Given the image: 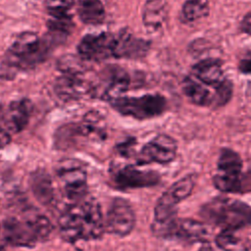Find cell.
<instances>
[{"label":"cell","mask_w":251,"mask_h":251,"mask_svg":"<svg viewBox=\"0 0 251 251\" xmlns=\"http://www.w3.org/2000/svg\"><path fill=\"white\" fill-rule=\"evenodd\" d=\"M251 192V167L249 170L242 174L241 177V193Z\"/></svg>","instance_id":"cell-29"},{"label":"cell","mask_w":251,"mask_h":251,"mask_svg":"<svg viewBox=\"0 0 251 251\" xmlns=\"http://www.w3.org/2000/svg\"><path fill=\"white\" fill-rule=\"evenodd\" d=\"M208 14V0H185L181 8L180 19L185 24H194L206 18Z\"/></svg>","instance_id":"cell-22"},{"label":"cell","mask_w":251,"mask_h":251,"mask_svg":"<svg viewBox=\"0 0 251 251\" xmlns=\"http://www.w3.org/2000/svg\"><path fill=\"white\" fill-rule=\"evenodd\" d=\"M195 182L196 176L190 174L171 184L156 202L152 225H163L176 219V206L190 195Z\"/></svg>","instance_id":"cell-3"},{"label":"cell","mask_w":251,"mask_h":251,"mask_svg":"<svg viewBox=\"0 0 251 251\" xmlns=\"http://www.w3.org/2000/svg\"><path fill=\"white\" fill-rule=\"evenodd\" d=\"M114 185L120 189L142 188L157 185L160 176L154 171H143L131 165L114 168L111 171Z\"/></svg>","instance_id":"cell-10"},{"label":"cell","mask_w":251,"mask_h":251,"mask_svg":"<svg viewBox=\"0 0 251 251\" xmlns=\"http://www.w3.org/2000/svg\"><path fill=\"white\" fill-rule=\"evenodd\" d=\"M80 20L87 25H99L105 19V9L100 0H76Z\"/></svg>","instance_id":"cell-21"},{"label":"cell","mask_w":251,"mask_h":251,"mask_svg":"<svg viewBox=\"0 0 251 251\" xmlns=\"http://www.w3.org/2000/svg\"><path fill=\"white\" fill-rule=\"evenodd\" d=\"M134 226L135 214L131 205L124 198H115L107 213L105 230L119 236H126L132 231Z\"/></svg>","instance_id":"cell-8"},{"label":"cell","mask_w":251,"mask_h":251,"mask_svg":"<svg viewBox=\"0 0 251 251\" xmlns=\"http://www.w3.org/2000/svg\"><path fill=\"white\" fill-rule=\"evenodd\" d=\"M30 188L34 197L43 205L50 204L54 199L52 178L44 170H37L30 176Z\"/></svg>","instance_id":"cell-19"},{"label":"cell","mask_w":251,"mask_h":251,"mask_svg":"<svg viewBox=\"0 0 251 251\" xmlns=\"http://www.w3.org/2000/svg\"><path fill=\"white\" fill-rule=\"evenodd\" d=\"M191 75L204 85L215 88L220 85L226 77L224 76L223 64L218 59H205L192 67Z\"/></svg>","instance_id":"cell-15"},{"label":"cell","mask_w":251,"mask_h":251,"mask_svg":"<svg viewBox=\"0 0 251 251\" xmlns=\"http://www.w3.org/2000/svg\"><path fill=\"white\" fill-rule=\"evenodd\" d=\"M105 122L99 113L89 112L84 116L82 123L77 126V128L79 134L102 138L105 136Z\"/></svg>","instance_id":"cell-23"},{"label":"cell","mask_w":251,"mask_h":251,"mask_svg":"<svg viewBox=\"0 0 251 251\" xmlns=\"http://www.w3.org/2000/svg\"><path fill=\"white\" fill-rule=\"evenodd\" d=\"M242 166L238 153L229 148H223L213 177L215 187L224 193H241Z\"/></svg>","instance_id":"cell-5"},{"label":"cell","mask_w":251,"mask_h":251,"mask_svg":"<svg viewBox=\"0 0 251 251\" xmlns=\"http://www.w3.org/2000/svg\"><path fill=\"white\" fill-rule=\"evenodd\" d=\"M197 251H214L213 247L211 246V244L208 241H205L202 243V245L199 247V249Z\"/></svg>","instance_id":"cell-34"},{"label":"cell","mask_w":251,"mask_h":251,"mask_svg":"<svg viewBox=\"0 0 251 251\" xmlns=\"http://www.w3.org/2000/svg\"><path fill=\"white\" fill-rule=\"evenodd\" d=\"M200 214L207 223L222 230L234 232L251 225V206L235 198L215 197L202 206Z\"/></svg>","instance_id":"cell-2"},{"label":"cell","mask_w":251,"mask_h":251,"mask_svg":"<svg viewBox=\"0 0 251 251\" xmlns=\"http://www.w3.org/2000/svg\"><path fill=\"white\" fill-rule=\"evenodd\" d=\"M152 232L163 238H176L186 242H205L209 234L206 225L191 219H174L163 225H152Z\"/></svg>","instance_id":"cell-6"},{"label":"cell","mask_w":251,"mask_h":251,"mask_svg":"<svg viewBox=\"0 0 251 251\" xmlns=\"http://www.w3.org/2000/svg\"><path fill=\"white\" fill-rule=\"evenodd\" d=\"M49 15H67L74 5V0H45Z\"/></svg>","instance_id":"cell-27"},{"label":"cell","mask_w":251,"mask_h":251,"mask_svg":"<svg viewBox=\"0 0 251 251\" xmlns=\"http://www.w3.org/2000/svg\"><path fill=\"white\" fill-rule=\"evenodd\" d=\"M0 251H4V250H3V248H2L1 246H0Z\"/></svg>","instance_id":"cell-35"},{"label":"cell","mask_w":251,"mask_h":251,"mask_svg":"<svg viewBox=\"0 0 251 251\" xmlns=\"http://www.w3.org/2000/svg\"><path fill=\"white\" fill-rule=\"evenodd\" d=\"M129 86V75L120 68H114L109 73L107 84L102 93V97L109 102L124 96Z\"/></svg>","instance_id":"cell-20"},{"label":"cell","mask_w":251,"mask_h":251,"mask_svg":"<svg viewBox=\"0 0 251 251\" xmlns=\"http://www.w3.org/2000/svg\"><path fill=\"white\" fill-rule=\"evenodd\" d=\"M3 234L7 242L14 246L31 247L38 241L25 216L22 220L15 217L7 218L3 223Z\"/></svg>","instance_id":"cell-12"},{"label":"cell","mask_w":251,"mask_h":251,"mask_svg":"<svg viewBox=\"0 0 251 251\" xmlns=\"http://www.w3.org/2000/svg\"><path fill=\"white\" fill-rule=\"evenodd\" d=\"M215 240L218 247L225 251H231L237 245V238L232 231L222 230Z\"/></svg>","instance_id":"cell-28"},{"label":"cell","mask_w":251,"mask_h":251,"mask_svg":"<svg viewBox=\"0 0 251 251\" xmlns=\"http://www.w3.org/2000/svg\"><path fill=\"white\" fill-rule=\"evenodd\" d=\"M47 26L51 32L67 36L74 27L72 16L67 15H50Z\"/></svg>","instance_id":"cell-26"},{"label":"cell","mask_w":251,"mask_h":251,"mask_svg":"<svg viewBox=\"0 0 251 251\" xmlns=\"http://www.w3.org/2000/svg\"><path fill=\"white\" fill-rule=\"evenodd\" d=\"M240 28L243 32L251 35V12L247 13L243 17V19L240 23Z\"/></svg>","instance_id":"cell-30"},{"label":"cell","mask_w":251,"mask_h":251,"mask_svg":"<svg viewBox=\"0 0 251 251\" xmlns=\"http://www.w3.org/2000/svg\"><path fill=\"white\" fill-rule=\"evenodd\" d=\"M10 142V135L5 130H0V148L6 146Z\"/></svg>","instance_id":"cell-33"},{"label":"cell","mask_w":251,"mask_h":251,"mask_svg":"<svg viewBox=\"0 0 251 251\" xmlns=\"http://www.w3.org/2000/svg\"><path fill=\"white\" fill-rule=\"evenodd\" d=\"M115 34L101 32L86 34L78 43L77 51L82 60L100 62L114 54Z\"/></svg>","instance_id":"cell-11"},{"label":"cell","mask_w":251,"mask_h":251,"mask_svg":"<svg viewBox=\"0 0 251 251\" xmlns=\"http://www.w3.org/2000/svg\"><path fill=\"white\" fill-rule=\"evenodd\" d=\"M177 145L176 140L167 134H158L147 142L137 154L136 163L139 166L158 163L168 164L175 160Z\"/></svg>","instance_id":"cell-7"},{"label":"cell","mask_w":251,"mask_h":251,"mask_svg":"<svg viewBox=\"0 0 251 251\" xmlns=\"http://www.w3.org/2000/svg\"><path fill=\"white\" fill-rule=\"evenodd\" d=\"M121 115L136 120H147L162 115L167 109V100L160 94H145L138 97L122 96L110 102Z\"/></svg>","instance_id":"cell-4"},{"label":"cell","mask_w":251,"mask_h":251,"mask_svg":"<svg viewBox=\"0 0 251 251\" xmlns=\"http://www.w3.org/2000/svg\"><path fill=\"white\" fill-rule=\"evenodd\" d=\"M239 70L244 74H251V58L243 59L239 63Z\"/></svg>","instance_id":"cell-32"},{"label":"cell","mask_w":251,"mask_h":251,"mask_svg":"<svg viewBox=\"0 0 251 251\" xmlns=\"http://www.w3.org/2000/svg\"><path fill=\"white\" fill-rule=\"evenodd\" d=\"M58 176L64 184L67 197L73 203L78 202L86 196V171L77 162H64L58 169Z\"/></svg>","instance_id":"cell-9"},{"label":"cell","mask_w":251,"mask_h":251,"mask_svg":"<svg viewBox=\"0 0 251 251\" xmlns=\"http://www.w3.org/2000/svg\"><path fill=\"white\" fill-rule=\"evenodd\" d=\"M32 104L28 99H21L10 104L5 115V126L12 132L23 130L28 124Z\"/></svg>","instance_id":"cell-16"},{"label":"cell","mask_w":251,"mask_h":251,"mask_svg":"<svg viewBox=\"0 0 251 251\" xmlns=\"http://www.w3.org/2000/svg\"><path fill=\"white\" fill-rule=\"evenodd\" d=\"M166 0H147L144 4L142 20L149 31H157L163 27L168 19Z\"/></svg>","instance_id":"cell-17"},{"label":"cell","mask_w":251,"mask_h":251,"mask_svg":"<svg viewBox=\"0 0 251 251\" xmlns=\"http://www.w3.org/2000/svg\"><path fill=\"white\" fill-rule=\"evenodd\" d=\"M63 237L70 241L91 240L101 237L105 230L102 210L93 198H83L71 204L59 219Z\"/></svg>","instance_id":"cell-1"},{"label":"cell","mask_w":251,"mask_h":251,"mask_svg":"<svg viewBox=\"0 0 251 251\" xmlns=\"http://www.w3.org/2000/svg\"><path fill=\"white\" fill-rule=\"evenodd\" d=\"M149 47L148 41L135 37L127 29H123L115 34L113 57L118 59H139L147 54Z\"/></svg>","instance_id":"cell-13"},{"label":"cell","mask_w":251,"mask_h":251,"mask_svg":"<svg viewBox=\"0 0 251 251\" xmlns=\"http://www.w3.org/2000/svg\"><path fill=\"white\" fill-rule=\"evenodd\" d=\"M57 68L64 75H84L85 72L81 58L71 54L62 56L57 62Z\"/></svg>","instance_id":"cell-24"},{"label":"cell","mask_w":251,"mask_h":251,"mask_svg":"<svg viewBox=\"0 0 251 251\" xmlns=\"http://www.w3.org/2000/svg\"><path fill=\"white\" fill-rule=\"evenodd\" d=\"M182 91L184 95L194 104L203 107L214 106V93L206 85L198 81L192 75H187L182 81Z\"/></svg>","instance_id":"cell-18"},{"label":"cell","mask_w":251,"mask_h":251,"mask_svg":"<svg viewBox=\"0 0 251 251\" xmlns=\"http://www.w3.org/2000/svg\"><path fill=\"white\" fill-rule=\"evenodd\" d=\"M55 90L62 99H79L90 95L94 86L83 75H62L57 79Z\"/></svg>","instance_id":"cell-14"},{"label":"cell","mask_w":251,"mask_h":251,"mask_svg":"<svg viewBox=\"0 0 251 251\" xmlns=\"http://www.w3.org/2000/svg\"><path fill=\"white\" fill-rule=\"evenodd\" d=\"M25 217L29 221L38 241L44 240L50 235L53 226L50 221L46 217L38 213H31V212L27 213Z\"/></svg>","instance_id":"cell-25"},{"label":"cell","mask_w":251,"mask_h":251,"mask_svg":"<svg viewBox=\"0 0 251 251\" xmlns=\"http://www.w3.org/2000/svg\"><path fill=\"white\" fill-rule=\"evenodd\" d=\"M132 146H133V143L130 140H128L127 142H124V143L120 144L118 146V150L121 153V155L129 156L130 152H131V149H132Z\"/></svg>","instance_id":"cell-31"}]
</instances>
